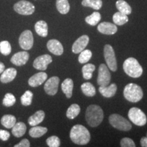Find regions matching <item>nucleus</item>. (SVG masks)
Instances as JSON below:
<instances>
[{
	"mask_svg": "<svg viewBox=\"0 0 147 147\" xmlns=\"http://www.w3.org/2000/svg\"><path fill=\"white\" fill-rule=\"evenodd\" d=\"M33 93L30 91H26L21 97V104L25 106H30L32 104L33 99Z\"/></svg>",
	"mask_w": 147,
	"mask_h": 147,
	"instance_id": "nucleus-34",
	"label": "nucleus"
},
{
	"mask_svg": "<svg viewBox=\"0 0 147 147\" xmlns=\"http://www.w3.org/2000/svg\"><path fill=\"white\" fill-rule=\"evenodd\" d=\"M11 51H12V47L10 42L6 40H3L0 42V53L1 54L7 56L10 54Z\"/></svg>",
	"mask_w": 147,
	"mask_h": 147,
	"instance_id": "nucleus-35",
	"label": "nucleus"
},
{
	"mask_svg": "<svg viewBox=\"0 0 147 147\" xmlns=\"http://www.w3.org/2000/svg\"><path fill=\"white\" fill-rule=\"evenodd\" d=\"M140 144L142 147H147V137H142L141 138Z\"/></svg>",
	"mask_w": 147,
	"mask_h": 147,
	"instance_id": "nucleus-42",
	"label": "nucleus"
},
{
	"mask_svg": "<svg viewBox=\"0 0 147 147\" xmlns=\"http://www.w3.org/2000/svg\"><path fill=\"white\" fill-rule=\"evenodd\" d=\"M89 42V38L87 35H83L78 38L72 45V52L75 54H78L85 49Z\"/></svg>",
	"mask_w": 147,
	"mask_h": 147,
	"instance_id": "nucleus-13",
	"label": "nucleus"
},
{
	"mask_svg": "<svg viewBox=\"0 0 147 147\" xmlns=\"http://www.w3.org/2000/svg\"><path fill=\"white\" fill-rule=\"evenodd\" d=\"M47 74L44 71L36 73V74H34L29 79L28 83L32 87H38L45 82V80L47 79Z\"/></svg>",
	"mask_w": 147,
	"mask_h": 147,
	"instance_id": "nucleus-17",
	"label": "nucleus"
},
{
	"mask_svg": "<svg viewBox=\"0 0 147 147\" xmlns=\"http://www.w3.org/2000/svg\"><path fill=\"white\" fill-rule=\"evenodd\" d=\"M128 117L134 124L140 127L145 125L147 122L146 115L138 108H131L129 110Z\"/></svg>",
	"mask_w": 147,
	"mask_h": 147,
	"instance_id": "nucleus-6",
	"label": "nucleus"
},
{
	"mask_svg": "<svg viewBox=\"0 0 147 147\" xmlns=\"http://www.w3.org/2000/svg\"><path fill=\"white\" fill-rule=\"evenodd\" d=\"M53 59L51 55H43L41 56L38 57L34 60L33 66L34 68L39 69L41 71H45L47 69V66L49 64L52 63Z\"/></svg>",
	"mask_w": 147,
	"mask_h": 147,
	"instance_id": "nucleus-11",
	"label": "nucleus"
},
{
	"mask_svg": "<svg viewBox=\"0 0 147 147\" xmlns=\"http://www.w3.org/2000/svg\"><path fill=\"white\" fill-rule=\"evenodd\" d=\"M121 146L122 147H135L136 144L132 139L129 138H124L121 140Z\"/></svg>",
	"mask_w": 147,
	"mask_h": 147,
	"instance_id": "nucleus-39",
	"label": "nucleus"
},
{
	"mask_svg": "<svg viewBox=\"0 0 147 147\" xmlns=\"http://www.w3.org/2000/svg\"><path fill=\"white\" fill-rule=\"evenodd\" d=\"M109 122L110 125L121 131H127L131 129V124L129 121L118 114H113L110 116Z\"/></svg>",
	"mask_w": 147,
	"mask_h": 147,
	"instance_id": "nucleus-5",
	"label": "nucleus"
},
{
	"mask_svg": "<svg viewBox=\"0 0 147 147\" xmlns=\"http://www.w3.org/2000/svg\"><path fill=\"white\" fill-rule=\"evenodd\" d=\"M29 146H30V142H29V141L26 138L22 140L18 144H16L15 146H14V147H29Z\"/></svg>",
	"mask_w": 147,
	"mask_h": 147,
	"instance_id": "nucleus-41",
	"label": "nucleus"
},
{
	"mask_svg": "<svg viewBox=\"0 0 147 147\" xmlns=\"http://www.w3.org/2000/svg\"><path fill=\"white\" fill-rule=\"evenodd\" d=\"M85 119L87 123L92 127L100 125L104 119V112L100 106L97 105H90L87 108Z\"/></svg>",
	"mask_w": 147,
	"mask_h": 147,
	"instance_id": "nucleus-2",
	"label": "nucleus"
},
{
	"mask_svg": "<svg viewBox=\"0 0 147 147\" xmlns=\"http://www.w3.org/2000/svg\"><path fill=\"white\" fill-rule=\"evenodd\" d=\"M14 10L21 15H31L35 12V6L28 1L21 0L14 5Z\"/></svg>",
	"mask_w": 147,
	"mask_h": 147,
	"instance_id": "nucleus-8",
	"label": "nucleus"
},
{
	"mask_svg": "<svg viewBox=\"0 0 147 147\" xmlns=\"http://www.w3.org/2000/svg\"><path fill=\"white\" fill-rule=\"evenodd\" d=\"M74 82L72 79L66 78L61 84V89L67 98H70L72 96Z\"/></svg>",
	"mask_w": 147,
	"mask_h": 147,
	"instance_id": "nucleus-21",
	"label": "nucleus"
},
{
	"mask_svg": "<svg viewBox=\"0 0 147 147\" xmlns=\"http://www.w3.org/2000/svg\"><path fill=\"white\" fill-rule=\"evenodd\" d=\"M48 50L51 53L57 56H60L63 53V47L61 43L57 40H51L47 43Z\"/></svg>",
	"mask_w": 147,
	"mask_h": 147,
	"instance_id": "nucleus-16",
	"label": "nucleus"
},
{
	"mask_svg": "<svg viewBox=\"0 0 147 147\" xmlns=\"http://www.w3.org/2000/svg\"><path fill=\"white\" fill-rule=\"evenodd\" d=\"M69 137L74 143L79 145L88 144L91 139L89 130L82 125H75L71 129Z\"/></svg>",
	"mask_w": 147,
	"mask_h": 147,
	"instance_id": "nucleus-1",
	"label": "nucleus"
},
{
	"mask_svg": "<svg viewBox=\"0 0 147 147\" xmlns=\"http://www.w3.org/2000/svg\"><path fill=\"white\" fill-rule=\"evenodd\" d=\"M17 74V71L13 67H9V68L4 69V71L1 73L0 76V81L2 83H8L12 82L15 78Z\"/></svg>",
	"mask_w": 147,
	"mask_h": 147,
	"instance_id": "nucleus-18",
	"label": "nucleus"
},
{
	"mask_svg": "<svg viewBox=\"0 0 147 147\" xmlns=\"http://www.w3.org/2000/svg\"><path fill=\"white\" fill-rule=\"evenodd\" d=\"M101 20V14L98 12H94L90 16H88L85 18L86 23L92 26H95Z\"/></svg>",
	"mask_w": 147,
	"mask_h": 147,
	"instance_id": "nucleus-33",
	"label": "nucleus"
},
{
	"mask_svg": "<svg viewBox=\"0 0 147 147\" xmlns=\"http://www.w3.org/2000/svg\"><path fill=\"white\" fill-rule=\"evenodd\" d=\"M59 84V78L57 76L51 77L46 82L45 84V92L49 95H55L58 91Z\"/></svg>",
	"mask_w": 147,
	"mask_h": 147,
	"instance_id": "nucleus-12",
	"label": "nucleus"
},
{
	"mask_svg": "<svg viewBox=\"0 0 147 147\" xmlns=\"http://www.w3.org/2000/svg\"><path fill=\"white\" fill-rule=\"evenodd\" d=\"M45 117V113L43 110H38L34 115L31 116L28 119V123L31 126L38 125L44 121Z\"/></svg>",
	"mask_w": 147,
	"mask_h": 147,
	"instance_id": "nucleus-20",
	"label": "nucleus"
},
{
	"mask_svg": "<svg viewBox=\"0 0 147 147\" xmlns=\"http://www.w3.org/2000/svg\"><path fill=\"white\" fill-rule=\"evenodd\" d=\"M123 70L127 75L131 78H139L142 76L143 69L137 59L134 57H129L123 63Z\"/></svg>",
	"mask_w": 147,
	"mask_h": 147,
	"instance_id": "nucleus-3",
	"label": "nucleus"
},
{
	"mask_svg": "<svg viewBox=\"0 0 147 147\" xmlns=\"http://www.w3.org/2000/svg\"><path fill=\"white\" fill-rule=\"evenodd\" d=\"M27 130V127L23 122L16 123L12 128V134L16 138H21L24 136Z\"/></svg>",
	"mask_w": 147,
	"mask_h": 147,
	"instance_id": "nucleus-22",
	"label": "nucleus"
},
{
	"mask_svg": "<svg viewBox=\"0 0 147 147\" xmlns=\"http://www.w3.org/2000/svg\"><path fill=\"white\" fill-rule=\"evenodd\" d=\"M4 69H5L4 64H3L2 62L0 61V74L2 73L3 71H4Z\"/></svg>",
	"mask_w": 147,
	"mask_h": 147,
	"instance_id": "nucleus-43",
	"label": "nucleus"
},
{
	"mask_svg": "<svg viewBox=\"0 0 147 147\" xmlns=\"http://www.w3.org/2000/svg\"><path fill=\"white\" fill-rule=\"evenodd\" d=\"M56 7L59 12L62 14H67L70 9L68 0H57Z\"/></svg>",
	"mask_w": 147,
	"mask_h": 147,
	"instance_id": "nucleus-27",
	"label": "nucleus"
},
{
	"mask_svg": "<svg viewBox=\"0 0 147 147\" xmlns=\"http://www.w3.org/2000/svg\"><path fill=\"white\" fill-rule=\"evenodd\" d=\"M125 98L129 102H138L142 100L143 97V91L142 88L134 83L127 84L123 90Z\"/></svg>",
	"mask_w": 147,
	"mask_h": 147,
	"instance_id": "nucleus-4",
	"label": "nucleus"
},
{
	"mask_svg": "<svg viewBox=\"0 0 147 147\" xmlns=\"http://www.w3.org/2000/svg\"><path fill=\"white\" fill-rule=\"evenodd\" d=\"M10 136V134L8 131L0 129V139L3 141H6Z\"/></svg>",
	"mask_w": 147,
	"mask_h": 147,
	"instance_id": "nucleus-40",
	"label": "nucleus"
},
{
	"mask_svg": "<svg viewBox=\"0 0 147 147\" xmlns=\"http://www.w3.org/2000/svg\"><path fill=\"white\" fill-rule=\"evenodd\" d=\"M117 90V84L113 83L107 86H100L99 91L105 97H112L116 94Z\"/></svg>",
	"mask_w": 147,
	"mask_h": 147,
	"instance_id": "nucleus-19",
	"label": "nucleus"
},
{
	"mask_svg": "<svg viewBox=\"0 0 147 147\" xmlns=\"http://www.w3.org/2000/svg\"><path fill=\"white\" fill-rule=\"evenodd\" d=\"M16 123V117L11 115H5L3 116L1 119V123L5 128L11 129L12 128Z\"/></svg>",
	"mask_w": 147,
	"mask_h": 147,
	"instance_id": "nucleus-26",
	"label": "nucleus"
},
{
	"mask_svg": "<svg viewBox=\"0 0 147 147\" xmlns=\"http://www.w3.org/2000/svg\"><path fill=\"white\" fill-rule=\"evenodd\" d=\"M81 90L82 93L86 96L93 97L96 93L95 88L91 82H84L81 85Z\"/></svg>",
	"mask_w": 147,
	"mask_h": 147,
	"instance_id": "nucleus-29",
	"label": "nucleus"
},
{
	"mask_svg": "<svg viewBox=\"0 0 147 147\" xmlns=\"http://www.w3.org/2000/svg\"><path fill=\"white\" fill-rule=\"evenodd\" d=\"M35 30L37 34L41 37H47L48 35V25L45 21H38L35 25Z\"/></svg>",
	"mask_w": 147,
	"mask_h": 147,
	"instance_id": "nucleus-23",
	"label": "nucleus"
},
{
	"mask_svg": "<svg viewBox=\"0 0 147 147\" xmlns=\"http://www.w3.org/2000/svg\"><path fill=\"white\" fill-rule=\"evenodd\" d=\"M97 29L101 34L105 35H113L117 32V27L115 24L109 22H103L97 26Z\"/></svg>",
	"mask_w": 147,
	"mask_h": 147,
	"instance_id": "nucleus-15",
	"label": "nucleus"
},
{
	"mask_svg": "<svg viewBox=\"0 0 147 147\" xmlns=\"http://www.w3.org/2000/svg\"><path fill=\"white\" fill-rule=\"evenodd\" d=\"M111 80V75L107 65L105 64H101L98 69L97 76V84L100 86H107L110 84Z\"/></svg>",
	"mask_w": 147,
	"mask_h": 147,
	"instance_id": "nucleus-9",
	"label": "nucleus"
},
{
	"mask_svg": "<svg viewBox=\"0 0 147 147\" xmlns=\"http://www.w3.org/2000/svg\"><path fill=\"white\" fill-rule=\"evenodd\" d=\"M19 45L23 50L28 51L32 49L34 45V36L30 30H25L19 37Z\"/></svg>",
	"mask_w": 147,
	"mask_h": 147,
	"instance_id": "nucleus-10",
	"label": "nucleus"
},
{
	"mask_svg": "<svg viewBox=\"0 0 147 147\" xmlns=\"http://www.w3.org/2000/svg\"><path fill=\"white\" fill-rule=\"evenodd\" d=\"M113 20L115 25H123L127 23L129 18L127 15H126V14L121 13L120 12H117L115 14H114Z\"/></svg>",
	"mask_w": 147,
	"mask_h": 147,
	"instance_id": "nucleus-30",
	"label": "nucleus"
},
{
	"mask_svg": "<svg viewBox=\"0 0 147 147\" xmlns=\"http://www.w3.org/2000/svg\"><path fill=\"white\" fill-rule=\"evenodd\" d=\"M80 112V108L78 104H73L69 106L66 112V116L69 119H75L79 115Z\"/></svg>",
	"mask_w": 147,
	"mask_h": 147,
	"instance_id": "nucleus-31",
	"label": "nucleus"
},
{
	"mask_svg": "<svg viewBox=\"0 0 147 147\" xmlns=\"http://www.w3.org/2000/svg\"><path fill=\"white\" fill-rule=\"evenodd\" d=\"M29 54L26 51H21L15 53L11 58L10 61L16 66H22L28 61Z\"/></svg>",
	"mask_w": 147,
	"mask_h": 147,
	"instance_id": "nucleus-14",
	"label": "nucleus"
},
{
	"mask_svg": "<svg viewBox=\"0 0 147 147\" xmlns=\"http://www.w3.org/2000/svg\"><path fill=\"white\" fill-rule=\"evenodd\" d=\"M104 55L108 67L113 71H116L117 69V63L115 51L110 45H106L104 47Z\"/></svg>",
	"mask_w": 147,
	"mask_h": 147,
	"instance_id": "nucleus-7",
	"label": "nucleus"
},
{
	"mask_svg": "<svg viewBox=\"0 0 147 147\" xmlns=\"http://www.w3.org/2000/svg\"><path fill=\"white\" fill-rule=\"evenodd\" d=\"M48 131L47 127H44L41 126H33L32 128L30 129L29 130V134L31 137L34 138H40L42 136H44L47 133Z\"/></svg>",
	"mask_w": 147,
	"mask_h": 147,
	"instance_id": "nucleus-24",
	"label": "nucleus"
},
{
	"mask_svg": "<svg viewBox=\"0 0 147 147\" xmlns=\"http://www.w3.org/2000/svg\"><path fill=\"white\" fill-rule=\"evenodd\" d=\"M3 105L5 107H10L16 103V98L14 95L12 93H8L5 95L3 100Z\"/></svg>",
	"mask_w": 147,
	"mask_h": 147,
	"instance_id": "nucleus-37",
	"label": "nucleus"
},
{
	"mask_svg": "<svg viewBox=\"0 0 147 147\" xmlns=\"http://www.w3.org/2000/svg\"><path fill=\"white\" fill-rule=\"evenodd\" d=\"M116 6L118 9L119 12L121 13L129 15L131 13V8L127 3L124 0H118L116 2Z\"/></svg>",
	"mask_w": 147,
	"mask_h": 147,
	"instance_id": "nucleus-25",
	"label": "nucleus"
},
{
	"mask_svg": "<svg viewBox=\"0 0 147 147\" xmlns=\"http://www.w3.org/2000/svg\"><path fill=\"white\" fill-rule=\"evenodd\" d=\"M82 5L85 7H89L94 10H98L102 8V0H83L82 1Z\"/></svg>",
	"mask_w": 147,
	"mask_h": 147,
	"instance_id": "nucleus-32",
	"label": "nucleus"
},
{
	"mask_svg": "<svg viewBox=\"0 0 147 147\" xmlns=\"http://www.w3.org/2000/svg\"><path fill=\"white\" fill-rule=\"evenodd\" d=\"M47 144L50 147H59L61 144V141L57 136H53L47 138Z\"/></svg>",
	"mask_w": 147,
	"mask_h": 147,
	"instance_id": "nucleus-38",
	"label": "nucleus"
},
{
	"mask_svg": "<svg viewBox=\"0 0 147 147\" xmlns=\"http://www.w3.org/2000/svg\"><path fill=\"white\" fill-rule=\"evenodd\" d=\"M92 57V52L90 50H83L80 52L78 57V61L80 63H86L91 59Z\"/></svg>",
	"mask_w": 147,
	"mask_h": 147,
	"instance_id": "nucleus-36",
	"label": "nucleus"
},
{
	"mask_svg": "<svg viewBox=\"0 0 147 147\" xmlns=\"http://www.w3.org/2000/svg\"><path fill=\"white\" fill-rule=\"evenodd\" d=\"M95 66L92 63L85 64L82 67V76L85 80H89L93 76V72L95 71Z\"/></svg>",
	"mask_w": 147,
	"mask_h": 147,
	"instance_id": "nucleus-28",
	"label": "nucleus"
}]
</instances>
